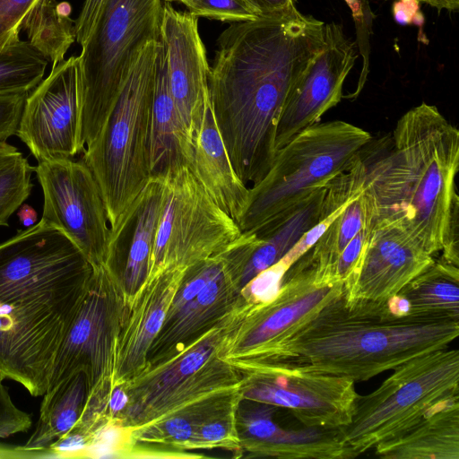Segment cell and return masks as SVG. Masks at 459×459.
<instances>
[{
	"label": "cell",
	"instance_id": "obj_33",
	"mask_svg": "<svg viewBox=\"0 0 459 459\" xmlns=\"http://www.w3.org/2000/svg\"><path fill=\"white\" fill-rule=\"evenodd\" d=\"M238 410V409H237ZM237 411L209 418L201 422L196 429L191 450L220 448L243 455L237 430Z\"/></svg>",
	"mask_w": 459,
	"mask_h": 459
},
{
	"label": "cell",
	"instance_id": "obj_15",
	"mask_svg": "<svg viewBox=\"0 0 459 459\" xmlns=\"http://www.w3.org/2000/svg\"><path fill=\"white\" fill-rule=\"evenodd\" d=\"M357 48L341 24H325L323 49L294 83L281 109L275 131V153L341 101L344 81L358 57Z\"/></svg>",
	"mask_w": 459,
	"mask_h": 459
},
{
	"label": "cell",
	"instance_id": "obj_1",
	"mask_svg": "<svg viewBox=\"0 0 459 459\" xmlns=\"http://www.w3.org/2000/svg\"><path fill=\"white\" fill-rule=\"evenodd\" d=\"M325 24L294 4L233 22L218 39L209 73L211 104L231 164L248 187L273 162L281 109L294 83L323 49Z\"/></svg>",
	"mask_w": 459,
	"mask_h": 459
},
{
	"label": "cell",
	"instance_id": "obj_30",
	"mask_svg": "<svg viewBox=\"0 0 459 459\" xmlns=\"http://www.w3.org/2000/svg\"><path fill=\"white\" fill-rule=\"evenodd\" d=\"M48 63L21 39L0 48V94L31 91L43 80Z\"/></svg>",
	"mask_w": 459,
	"mask_h": 459
},
{
	"label": "cell",
	"instance_id": "obj_10",
	"mask_svg": "<svg viewBox=\"0 0 459 459\" xmlns=\"http://www.w3.org/2000/svg\"><path fill=\"white\" fill-rule=\"evenodd\" d=\"M376 390L359 395L350 423L340 428L351 458L404 433L459 397V351L444 348L394 369Z\"/></svg>",
	"mask_w": 459,
	"mask_h": 459
},
{
	"label": "cell",
	"instance_id": "obj_14",
	"mask_svg": "<svg viewBox=\"0 0 459 459\" xmlns=\"http://www.w3.org/2000/svg\"><path fill=\"white\" fill-rule=\"evenodd\" d=\"M80 74L78 56L54 64L25 100L16 134L39 161L80 154Z\"/></svg>",
	"mask_w": 459,
	"mask_h": 459
},
{
	"label": "cell",
	"instance_id": "obj_43",
	"mask_svg": "<svg viewBox=\"0 0 459 459\" xmlns=\"http://www.w3.org/2000/svg\"><path fill=\"white\" fill-rule=\"evenodd\" d=\"M260 16H268L288 10L294 0H247Z\"/></svg>",
	"mask_w": 459,
	"mask_h": 459
},
{
	"label": "cell",
	"instance_id": "obj_46",
	"mask_svg": "<svg viewBox=\"0 0 459 459\" xmlns=\"http://www.w3.org/2000/svg\"><path fill=\"white\" fill-rule=\"evenodd\" d=\"M20 223L24 227H30L36 223L38 214L37 212L29 204H22L17 212Z\"/></svg>",
	"mask_w": 459,
	"mask_h": 459
},
{
	"label": "cell",
	"instance_id": "obj_47",
	"mask_svg": "<svg viewBox=\"0 0 459 459\" xmlns=\"http://www.w3.org/2000/svg\"><path fill=\"white\" fill-rule=\"evenodd\" d=\"M3 457H29V455L22 446L9 448L0 446V458Z\"/></svg>",
	"mask_w": 459,
	"mask_h": 459
},
{
	"label": "cell",
	"instance_id": "obj_32",
	"mask_svg": "<svg viewBox=\"0 0 459 459\" xmlns=\"http://www.w3.org/2000/svg\"><path fill=\"white\" fill-rule=\"evenodd\" d=\"M34 172L27 159L16 147L0 155V226L8 220L30 196Z\"/></svg>",
	"mask_w": 459,
	"mask_h": 459
},
{
	"label": "cell",
	"instance_id": "obj_17",
	"mask_svg": "<svg viewBox=\"0 0 459 459\" xmlns=\"http://www.w3.org/2000/svg\"><path fill=\"white\" fill-rule=\"evenodd\" d=\"M197 18L189 11H177L168 2L163 4L160 39L165 49L169 89L193 144L211 104L210 66Z\"/></svg>",
	"mask_w": 459,
	"mask_h": 459
},
{
	"label": "cell",
	"instance_id": "obj_27",
	"mask_svg": "<svg viewBox=\"0 0 459 459\" xmlns=\"http://www.w3.org/2000/svg\"><path fill=\"white\" fill-rule=\"evenodd\" d=\"M397 295L405 301L408 313L459 319L458 266L435 261Z\"/></svg>",
	"mask_w": 459,
	"mask_h": 459
},
{
	"label": "cell",
	"instance_id": "obj_4",
	"mask_svg": "<svg viewBox=\"0 0 459 459\" xmlns=\"http://www.w3.org/2000/svg\"><path fill=\"white\" fill-rule=\"evenodd\" d=\"M91 264L0 290V380L43 395L59 346L73 320Z\"/></svg>",
	"mask_w": 459,
	"mask_h": 459
},
{
	"label": "cell",
	"instance_id": "obj_40",
	"mask_svg": "<svg viewBox=\"0 0 459 459\" xmlns=\"http://www.w3.org/2000/svg\"><path fill=\"white\" fill-rule=\"evenodd\" d=\"M31 423L30 415L13 403L8 390L0 380V438L26 432Z\"/></svg>",
	"mask_w": 459,
	"mask_h": 459
},
{
	"label": "cell",
	"instance_id": "obj_38",
	"mask_svg": "<svg viewBox=\"0 0 459 459\" xmlns=\"http://www.w3.org/2000/svg\"><path fill=\"white\" fill-rule=\"evenodd\" d=\"M349 5L356 28V45L362 57V68L357 90L352 96H357L362 90L369 72V38L373 32L374 13L368 0H344Z\"/></svg>",
	"mask_w": 459,
	"mask_h": 459
},
{
	"label": "cell",
	"instance_id": "obj_45",
	"mask_svg": "<svg viewBox=\"0 0 459 459\" xmlns=\"http://www.w3.org/2000/svg\"><path fill=\"white\" fill-rule=\"evenodd\" d=\"M385 1H398L401 3L414 4L416 6L419 4H425L430 7L436 8L439 13L446 10L449 13L457 12L459 9V0H385Z\"/></svg>",
	"mask_w": 459,
	"mask_h": 459
},
{
	"label": "cell",
	"instance_id": "obj_24",
	"mask_svg": "<svg viewBox=\"0 0 459 459\" xmlns=\"http://www.w3.org/2000/svg\"><path fill=\"white\" fill-rule=\"evenodd\" d=\"M374 449L385 459H459V397Z\"/></svg>",
	"mask_w": 459,
	"mask_h": 459
},
{
	"label": "cell",
	"instance_id": "obj_28",
	"mask_svg": "<svg viewBox=\"0 0 459 459\" xmlns=\"http://www.w3.org/2000/svg\"><path fill=\"white\" fill-rule=\"evenodd\" d=\"M68 7H61L56 0H39L22 24L30 45L53 65L65 59L75 39L74 21L69 17L70 9L65 11Z\"/></svg>",
	"mask_w": 459,
	"mask_h": 459
},
{
	"label": "cell",
	"instance_id": "obj_37",
	"mask_svg": "<svg viewBox=\"0 0 459 459\" xmlns=\"http://www.w3.org/2000/svg\"><path fill=\"white\" fill-rule=\"evenodd\" d=\"M289 268L290 266L281 259L260 272L240 290L241 298L250 305H260L272 300L280 290Z\"/></svg>",
	"mask_w": 459,
	"mask_h": 459
},
{
	"label": "cell",
	"instance_id": "obj_16",
	"mask_svg": "<svg viewBox=\"0 0 459 459\" xmlns=\"http://www.w3.org/2000/svg\"><path fill=\"white\" fill-rule=\"evenodd\" d=\"M262 243L255 234L242 232L223 269L186 306L166 316L147 358V366L168 359L218 324L242 302L240 280L255 249Z\"/></svg>",
	"mask_w": 459,
	"mask_h": 459
},
{
	"label": "cell",
	"instance_id": "obj_48",
	"mask_svg": "<svg viewBox=\"0 0 459 459\" xmlns=\"http://www.w3.org/2000/svg\"><path fill=\"white\" fill-rule=\"evenodd\" d=\"M14 146L6 143V141H0V155L13 150Z\"/></svg>",
	"mask_w": 459,
	"mask_h": 459
},
{
	"label": "cell",
	"instance_id": "obj_42",
	"mask_svg": "<svg viewBox=\"0 0 459 459\" xmlns=\"http://www.w3.org/2000/svg\"><path fill=\"white\" fill-rule=\"evenodd\" d=\"M106 0H85L74 21L75 40L82 46L91 33Z\"/></svg>",
	"mask_w": 459,
	"mask_h": 459
},
{
	"label": "cell",
	"instance_id": "obj_5",
	"mask_svg": "<svg viewBox=\"0 0 459 459\" xmlns=\"http://www.w3.org/2000/svg\"><path fill=\"white\" fill-rule=\"evenodd\" d=\"M160 39L143 48L99 134L82 152V160L100 187L111 230L151 178L150 118Z\"/></svg>",
	"mask_w": 459,
	"mask_h": 459
},
{
	"label": "cell",
	"instance_id": "obj_21",
	"mask_svg": "<svg viewBox=\"0 0 459 459\" xmlns=\"http://www.w3.org/2000/svg\"><path fill=\"white\" fill-rule=\"evenodd\" d=\"M163 204L162 177H151L119 225L111 230L106 262L126 250L120 273L129 300L148 276Z\"/></svg>",
	"mask_w": 459,
	"mask_h": 459
},
{
	"label": "cell",
	"instance_id": "obj_8",
	"mask_svg": "<svg viewBox=\"0 0 459 459\" xmlns=\"http://www.w3.org/2000/svg\"><path fill=\"white\" fill-rule=\"evenodd\" d=\"M343 291L331 268L304 254L286 272L272 300L241 306L217 356L243 376L274 364L288 342Z\"/></svg>",
	"mask_w": 459,
	"mask_h": 459
},
{
	"label": "cell",
	"instance_id": "obj_7",
	"mask_svg": "<svg viewBox=\"0 0 459 459\" xmlns=\"http://www.w3.org/2000/svg\"><path fill=\"white\" fill-rule=\"evenodd\" d=\"M162 0H106L79 59V150L95 139L143 48L160 39Z\"/></svg>",
	"mask_w": 459,
	"mask_h": 459
},
{
	"label": "cell",
	"instance_id": "obj_13",
	"mask_svg": "<svg viewBox=\"0 0 459 459\" xmlns=\"http://www.w3.org/2000/svg\"><path fill=\"white\" fill-rule=\"evenodd\" d=\"M244 377V400L287 409L307 427L339 429L351 420L358 394L348 377L292 362L267 366Z\"/></svg>",
	"mask_w": 459,
	"mask_h": 459
},
{
	"label": "cell",
	"instance_id": "obj_35",
	"mask_svg": "<svg viewBox=\"0 0 459 459\" xmlns=\"http://www.w3.org/2000/svg\"><path fill=\"white\" fill-rule=\"evenodd\" d=\"M181 3L197 17L221 22H239L260 17L247 0H183Z\"/></svg>",
	"mask_w": 459,
	"mask_h": 459
},
{
	"label": "cell",
	"instance_id": "obj_36",
	"mask_svg": "<svg viewBox=\"0 0 459 459\" xmlns=\"http://www.w3.org/2000/svg\"><path fill=\"white\" fill-rule=\"evenodd\" d=\"M373 222L365 224L347 244L335 265V275L343 282L344 293L352 290L362 265Z\"/></svg>",
	"mask_w": 459,
	"mask_h": 459
},
{
	"label": "cell",
	"instance_id": "obj_18",
	"mask_svg": "<svg viewBox=\"0 0 459 459\" xmlns=\"http://www.w3.org/2000/svg\"><path fill=\"white\" fill-rule=\"evenodd\" d=\"M425 251L400 225L377 221L369 235L361 268L347 300H385L397 295L433 264Z\"/></svg>",
	"mask_w": 459,
	"mask_h": 459
},
{
	"label": "cell",
	"instance_id": "obj_3",
	"mask_svg": "<svg viewBox=\"0 0 459 459\" xmlns=\"http://www.w3.org/2000/svg\"><path fill=\"white\" fill-rule=\"evenodd\" d=\"M458 334L459 319L405 313L397 296L347 300L342 293L288 342L274 364L367 381L446 348Z\"/></svg>",
	"mask_w": 459,
	"mask_h": 459
},
{
	"label": "cell",
	"instance_id": "obj_26",
	"mask_svg": "<svg viewBox=\"0 0 459 459\" xmlns=\"http://www.w3.org/2000/svg\"><path fill=\"white\" fill-rule=\"evenodd\" d=\"M87 397L88 383L83 372L75 373L48 389L43 394L35 430L22 446L30 457H39L41 451L75 426Z\"/></svg>",
	"mask_w": 459,
	"mask_h": 459
},
{
	"label": "cell",
	"instance_id": "obj_12",
	"mask_svg": "<svg viewBox=\"0 0 459 459\" xmlns=\"http://www.w3.org/2000/svg\"><path fill=\"white\" fill-rule=\"evenodd\" d=\"M43 192L40 221L63 231L91 266L105 264L111 229L97 181L82 160L38 162Z\"/></svg>",
	"mask_w": 459,
	"mask_h": 459
},
{
	"label": "cell",
	"instance_id": "obj_49",
	"mask_svg": "<svg viewBox=\"0 0 459 459\" xmlns=\"http://www.w3.org/2000/svg\"><path fill=\"white\" fill-rule=\"evenodd\" d=\"M166 2H172V1H177V2H182L183 0H165Z\"/></svg>",
	"mask_w": 459,
	"mask_h": 459
},
{
	"label": "cell",
	"instance_id": "obj_22",
	"mask_svg": "<svg viewBox=\"0 0 459 459\" xmlns=\"http://www.w3.org/2000/svg\"><path fill=\"white\" fill-rule=\"evenodd\" d=\"M213 202L238 225L247 205L249 187L237 175L218 129L212 104L194 139L189 167Z\"/></svg>",
	"mask_w": 459,
	"mask_h": 459
},
{
	"label": "cell",
	"instance_id": "obj_11",
	"mask_svg": "<svg viewBox=\"0 0 459 459\" xmlns=\"http://www.w3.org/2000/svg\"><path fill=\"white\" fill-rule=\"evenodd\" d=\"M161 177L164 204L150 271H187L241 235L238 223L213 202L186 165L173 167Z\"/></svg>",
	"mask_w": 459,
	"mask_h": 459
},
{
	"label": "cell",
	"instance_id": "obj_44",
	"mask_svg": "<svg viewBox=\"0 0 459 459\" xmlns=\"http://www.w3.org/2000/svg\"><path fill=\"white\" fill-rule=\"evenodd\" d=\"M128 395L122 385L116 386L109 394L107 403L108 419L117 418L126 407Z\"/></svg>",
	"mask_w": 459,
	"mask_h": 459
},
{
	"label": "cell",
	"instance_id": "obj_23",
	"mask_svg": "<svg viewBox=\"0 0 459 459\" xmlns=\"http://www.w3.org/2000/svg\"><path fill=\"white\" fill-rule=\"evenodd\" d=\"M193 150L194 144L185 131L170 92L165 49L160 39L150 118L151 177L161 176L176 166L186 165L189 168Z\"/></svg>",
	"mask_w": 459,
	"mask_h": 459
},
{
	"label": "cell",
	"instance_id": "obj_19",
	"mask_svg": "<svg viewBox=\"0 0 459 459\" xmlns=\"http://www.w3.org/2000/svg\"><path fill=\"white\" fill-rule=\"evenodd\" d=\"M186 271L158 268L150 271L129 300L116 350L114 388L143 372L149 351Z\"/></svg>",
	"mask_w": 459,
	"mask_h": 459
},
{
	"label": "cell",
	"instance_id": "obj_20",
	"mask_svg": "<svg viewBox=\"0 0 459 459\" xmlns=\"http://www.w3.org/2000/svg\"><path fill=\"white\" fill-rule=\"evenodd\" d=\"M243 304L244 300L218 324L174 355L146 367L122 385L128 395V403L117 419L131 429L143 412L217 356L221 342Z\"/></svg>",
	"mask_w": 459,
	"mask_h": 459
},
{
	"label": "cell",
	"instance_id": "obj_39",
	"mask_svg": "<svg viewBox=\"0 0 459 459\" xmlns=\"http://www.w3.org/2000/svg\"><path fill=\"white\" fill-rule=\"evenodd\" d=\"M39 0H0V48L20 39L22 24Z\"/></svg>",
	"mask_w": 459,
	"mask_h": 459
},
{
	"label": "cell",
	"instance_id": "obj_2",
	"mask_svg": "<svg viewBox=\"0 0 459 459\" xmlns=\"http://www.w3.org/2000/svg\"><path fill=\"white\" fill-rule=\"evenodd\" d=\"M364 161L374 222L397 223L429 254L458 266V129L422 102L399 118L392 148Z\"/></svg>",
	"mask_w": 459,
	"mask_h": 459
},
{
	"label": "cell",
	"instance_id": "obj_31",
	"mask_svg": "<svg viewBox=\"0 0 459 459\" xmlns=\"http://www.w3.org/2000/svg\"><path fill=\"white\" fill-rule=\"evenodd\" d=\"M221 409H205L179 413L133 429L136 442L158 445L177 450H191L198 425L204 420L225 414Z\"/></svg>",
	"mask_w": 459,
	"mask_h": 459
},
{
	"label": "cell",
	"instance_id": "obj_29",
	"mask_svg": "<svg viewBox=\"0 0 459 459\" xmlns=\"http://www.w3.org/2000/svg\"><path fill=\"white\" fill-rule=\"evenodd\" d=\"M374 219L373 200L364 186L305 254L319 266L334 273V265L347 244L365 224L374 223Z\"/></svg>",
	"mask_w": 459,
	"mask_h": 459
},
{
	"label": "cell",
	"instance_id": "obj_41",
	"mask_svg": "<svg viewBox=\"0 0 459 459\" xmlns=\"http://www.w3.org/2000/svg\"><path fill=\"white\" fill-rule=\"evenodd\" d=\"M30 92L0 94V141L15 135L26 98Z\"/></svg>",
	"mask_w": 459,
	"mask_h": 459
},
{
	"label": "cell",
	"instance_id": "obj_25",
	"mask_svg": "<svg viewBox=\"0 0 459 459\" xmlns=\"http://www.w3.org/2000/svg\"><path fill=\"white\" fill-rule=\"evenodd\" d=\"M326 186L315 189L272 226L256 235L262 243L244 268L241 289L260 272L279 262L318 222Z\"/></svg>",
	"mask_w": 459,
	"mask_h": 459
},
{
	"label": "cell",
	"instance_id": "obj_34",
	"mask_svg": "<svg viewBox=\"0 0 459 459\" xmlns=\"http://www.w3.org/2000/svg\"><path fill=\"white\" fill-rule=\"evenodd\" d=\"M134 443L132 429L109 419L92 433L83 458H126Z\"/></svg>",
	"mask_w": 459,
	"mask_h": 459
},
{
	"label": "cell",
	"instance_id": "obj_6",
	"mask_svg": "<svg viewBox=\"0 0 459 459\" xmlns=\"http://www.w3.org/2000/svg\"><path fill=\"white\" fill-rule=\"evenodd\" d=\"M372 137L342 120L316 123L278 150L263 178L249 187L241 232L261 233L315 189L348 169Z\"/></svg>",
	"mask_w": 459,
	"mask_h": 459
},
{
	"label": "cell",
	"instance_id": "obj_9",
	"mask_svg": "<svg viewBox=\"0 0 459 459\" xmlns=\"http://www.w3.org/2000/svg\"><path fill=\"white\" fill-rule=\"evenodd\" d=\"M129 307L117 266H92L82 297L59 346L48 388L83 372L88 397L81 421L95 426L106 420L107 403L114 389L117 342Z\"/></svg>",
	"mask_w": 459,
	"mask_h": 459
}]
</instances>
